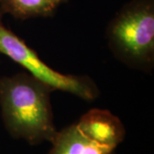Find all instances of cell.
<instances>
[{"mask_svg": "<svg viewBox=\"0 0 154 154\" xmlns=\"http://www.w3.org/2000/svg\"><path fill=\"white\" fill-rule=\"evenodd\" d=\"M52 91L26 72L0 78L1 116L11 137L31 146L53 140L57 130L51 102Z\"/></svg>", "mask_w": 154, "mask_h": 154, "instance_id": "6da1fadb", "label": "cell"}, {"mask_svg": "<svg viewBox=\"0 0 154 154\" xmlns=\"http://www.w3.org/2000/svg\"><path fill=\"white\" fill-rule=\"evenodd\" d=\"M116 58L128 67L150 71L154 65V0H132L122 8L106 29Z\"/></svg>", "mask_w": 154, "mask_h": 154, "instance_id": "7a4b0ae2", "label": "cell"}, {"mask_svg": "<svg viewBox=\"0 0 154 154\" xmlns=\"http://www.w3.org/2000/svg\"><path fill=\"white\" fill-rule=\"evenodd\" d=\"M3 15L0 11V53L21 65L28 74L48 85L53 91L66 92L87 101L99 97V88L90 77L62 74L41 60L34 50L6 28Z\"/></svg>", "mask_w": 154, "mask_h": 154, "instance_id": "3957f363", "label": "cell"}, {"mask_svg": "<svg viewBox=\"0 0 154 154\" xmlns=\"http://www.w3.org/2000/svg\"><path fill=\"white\" fill-rule=\"evenodd\" d=\"M75 123L84 135L106 147L116 149L126 135L122 122L108 110L91 109Z\"/></svg>", "mask_w": 154, "mask_h": 154, "instance_id": "277c9868", "label": "cell"}, {"mask_svg": "<svg viewBox=\"0 0 154 154\" xmlns=\"http://www.w3.org/2000/svg\"><path fill=\"white\" fill-rule=\"evenodd\" d=\"M51 143L48 154H114L116 150L90 140L78 128L76 123L57 131Z\"/></svg>", "mask_w": 154, "mask_h": 154, "instance_id": "5b68a950", "label": "cell"}, {"mask_svg": "<svg viewBox=\"0 0 154 154\" xmlns=\"http://www.w3.org/2000/svg\"><path fill=\"white\" fill-rule=\"evenodd\" d=\"M67 0H0V11L18 20L52 17Z\"/></svg>", "mask_w": 154, "mask_h": 154, "instance_id": "8992f818", "label": "cell"}]
</instances>
